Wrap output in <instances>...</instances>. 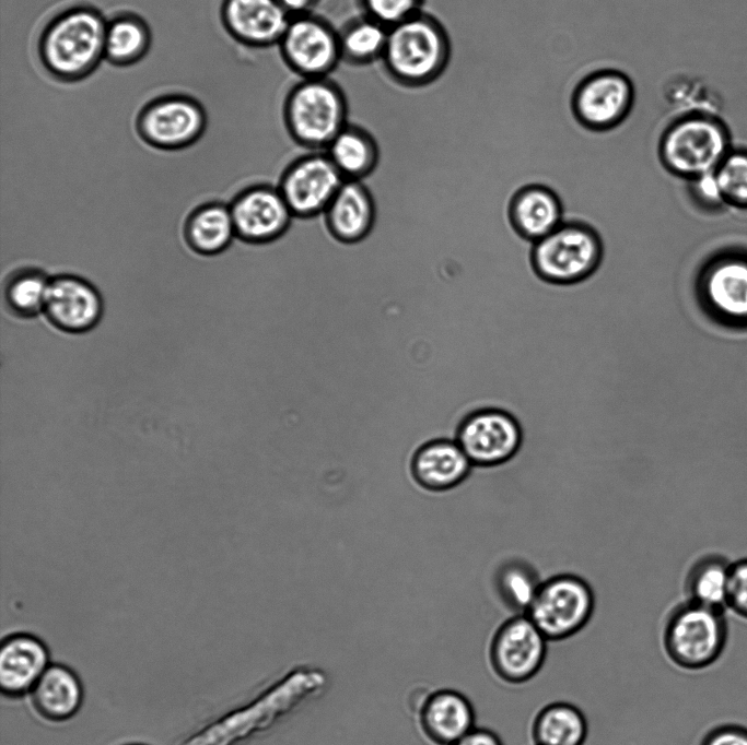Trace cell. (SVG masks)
Segmentation results:
<instances>
[{
    "label": "cell",
    "instance_id": "obj_1",
    "mask_svg": "<svg viewBox=\"0 0 747 745\" xmlns=\"http://www.w3.org/2000/svg\"><path fill=\"white\" fill-rule=\"evenodd\" d=\"M106 27L107 21L95 8L78 5L61 11L40 34L43 66L61 81L86 78L105 59Z\"/></svg>",
    "mask_w": 747,
    "mask_h": 745
},
{
    "label": "cell",
    "instance_id": "obj_2",
    "mask_svg": "<svg viewBox=\"0 0 747 745\" xmlns=\"http://www.w3.org/2000/svg\"><path fill=\"white\" fill-rule=\"evenodd\" d=\"M444 25L423 10L389 27L382 57L384 70L404 87H423L436 81L451 59Z\"/></svg>",
    "mask_w": 747,
    "mask_h": 745
},
{
    "label": "cell",
    "instance_id": "obj_3",
    "mask_svg": "<svg viewBox=\"0 0 747 745\" xmlns=\"http://www.w3.org/2000/svg\"><path fill=\"white\" fill-rule=\"evenodd\" d=\"M733 146L731 130L717 113L690 110L667 123L657 154L672 176L687 181L714 172Z\"/></svg>",
    "mask_w": 747,
    "mask_h": 745
},
{
    "label": "cell",
    "instance_id": "obj_4",
    "mask_svg": "<svg viewBox=\"0 0 747 745\" xmlns=\"http://www.w3.org/2000/svg\"><path fill=\"white\" fill-rule=\"evenodd\" d=\"M692 294L711 323L747 331V246L730 245L709 253L695 272Z\"/></svg>",
    "mask_w": 747,
    "mask_h": 745
},
{
    "label": "cell",
    "instance_id": "obj_5",
    "mask_svg": "<svg viewBox=\"0 0 747 745\" xmlns=\"http://www.w3.org/2000/svg\"><path fill=\"white\" fill-rule=\"evenodd\" d=\"M348 102L327 78L301 79L285 95L282 117L291 139L308 151H325L349 123Z\"/></svg>",
    "mask_w": 747,
    "mask_h": 745
},
{
    "label": "cell",
    "instance_id": "obj_6",
    "mask_svg": "<svg viewBox=\"0 0 747 745\" xmlns=\"http://www.w3.org/2000/svg\"><path fill=\"white\" fill-rule=\"evenodd\" d=\"M728 625L724 611L687 601L667 616L662 643L668 660L687 671L715 663L725 650Z\"/></svg>",
    "mask_w": 747,
    "mask_h": 745
},
{
    "label": "cell",
    "instance_id": "obj_7",
    "mask_svg": "<svg viewBox=\"0 0 747 745\" xmlns=\"http://www.w3.org/2000/svg\"><path fill=\"white\" fill-rule=\"evenodd\" d=\"M603 244L587 224L563 222L533 245L532 262L536 273L555 284H574L590 277L599 267Z\"/></svg>",
    "mask_w": 747,
    "mask_h": 745
},
{
    "label": "cell",
    "instance_id": "obj_8",
    "mask_svg": "<svg viewBox=\"0 0 747 745\" xmlns=\"http://www.w3.org/2000/svg\"><path fill=\"white\" fill-rule=\"evenodd\" d=\"M594 610L595 595L587 581L560 573L541 581L525 614L548 641H561L580 632Z\"/></svg>",
    "mask_w": 747,
    "mask_h": 745
},
{
    "label": "cell",
    "instance_id": "obj_9",
    "mask_svg": "<svg viewBox=\"0 0 747 745\" xmlns=\"http://www.w3.org/2000/svg\"><path fill=\"white\" fill-rule=\"evenodd\" d=\"M346 181L325 151H308L283 168L277 187L299 220L324 214Z\"/></svg>",
    "mask_w": 747,
    "mask_h": 745
},
{
    "label": "cell",
    "instance_id": "obj_10",
    "mask_svg": "<svg viewBox=\"0 0 747 745\" xmlns=\"http://www.w3.org/2000/svg\"><path fill=\"white\" fill-rule=\"evenodd\" d=\"M548 639L526 614L505 619L491 636L488 661L503 683L520 685L534 678L547 657Z\"/></svg>",
    "mask_w": 747,
    "mask_h": 745
},
{
    "label": "cell",
    "instance_id": "obj_11",
    "mask_svg": "<svg viewBox=\"0 0 747 745\" xmlns=\"http://www.w3.org/2000/svg\"><path fill=\"white\" fill-rule=\"evenodd\" d=\"M278 46L301 79L327 78L342 61L338 29L313 12L292 16Z\"/></svg>",
    "mask_w": 747,
    "mask_h": 745
},
{
    "label": "cell",
    "instance_id": "obj_12",
    "mask_svg": "<svg viewBox=\"0 0 747 745\" xmlns=\"http://www.w3.org/2000/svg\"><path fill=\"white\" fill-rule=\"evenodd\" d=\"M634 102L631 79L616 69H600L583 78L575 87L571 106L584 128L604 132L617 128Z\"/></svg>",
    "mask_w": 747,
    "mask_h": 745
},
{
    "label": "cell",
    "instance_id": "obj_13",
    "mask_svg": "<svg viewBox=\"0 0 747 745\" xmlns=\"http://www.w3.org/2000/svg\"><path fill=\"white\" fill-rule=\"evenodd\" d=\"M456 441L472 465L494 468L511 461L523 445L518 421L500 409H482L459 424Z\"/></svg>",
    "mask_w": 747,
    "mask_h": 745
},
{
    "label": "cell",
    "instance_id": "obj_14",
    "mask_svg": "<svg viewBox=\"0 0 747 745\" xmlns=\"http://www.w3.org/2000/svg\"><path fill=\"white\" fill-rule=\"evenodd\" d=\"M236 238L248 245L272 244L290 230L294 216L278 187L271 182L249 185L229 204Z\"/></svg>",
    "mask_w": 747,
    "mask_h": 745
},
{
    "label": "cell",
    "instance_id": "obj_15",
    "mask_svg": "<svg viewBox=\"0 0 747 745\" xmlns=\"http://www.w3.org/2000/svg\"><path fill=\"white\" fill-rule=\"evenodd\" d=\"M207 123L205 110L185 95L160 96L148 103L137 118L139 135L161 150H179L197 141Z\"/></svg>",
    "mask_w": 747,
    "mask_h": 745
},
{
    "label": "cell",
    "instance_id": "obj_16",
    "mask_svg": "<svg viewBox=\"0 0 747 745\" xmlns=\"http://www.w3.org/2000/svg\"><path fill=\"white\" fill-rule=\"evenodd\" d=\"M43 314L63 332L83 333L100 322L103 300L87 280L62 273L50 277Z\"/></svg>",
    "mask_w": 747,
    "mask_h": 745
},
{
    "label": "cell",
    "instance_id": "obj_17",
    "mask_svg": "<svg viewBox=\"0 0 747 745\" xmlns=\"http://www.w3.org/2000/svg\"><path fill=\"white\" fill-rule=\"evenodd\" d=\"M220 15L229 35L253 48L278 45L292 17L278 0H223Z\"/></svg>",
    "mask_w": 747,
    "mask_h": 745
},
{
    "label": "cell",
    "instance_id": "obj_18",
    "mask_svg": "<svg viewBox=\"0 0 747 745\" xmlns=\"http://www.w3.org/2000/svg\"><path fill=\"white\" fill-rule=\"evenodd\" d=\"M328 234L343 245H358L370 237L377 206L364 181L346 180L322 215Z\"/></svg>",
    "mask_w": 747,
    "mask_h": 745
},
{
    "label": "cell",
    "instance_id": "obj_19",
    "mask_svg": "<svg viewBox=\"0 0 747 745\" xmlns=\"http://www.w3.org/2000/svg\"><path fill=\"white\" fill-rule=\"evenodd\" d=\"M49 663L46 645L31 634H12L0 646V689L8 698L30 694Z\"/></svg>",
    "mask_w": 747,
    "mask_h": 745
},
{
    "label": "cell",
    "instance_id": "obj_20",
    "mask_svg": "<svg viewBox=\"0 0 747 745\" xmlns=\"http://www.w3.org/2000/svg\"><path fill=\"white\" fill-rule=\"evenodd\" d=\"M418 712L423 733L437 745H453L476 728L470 700L454 689L429 694Z\"/></svg>",
    "mask_w": 747,
    "mask_h": 745
},
{
    "label": "cell",
    "instance_id": "obj_21",
    "mask_svg": "<svg viewBox=\"0 0 747 745\" xmlns=\"http://www.w3.org/2000/svg\"><path fill=\"white\" fill-rule=\"evenodd\" d=\"M472 463L456 440L436 439L421 446L412 457L416 482L432 492L452 489L469 475Z\"/></svg>",
    "mask_w": 747,
    "mask_h": 745
},
{
    "label": "cell",
    "instance_id": "obj_22",
    "mask_svg": "<svg viewBox=\"0 0 747 745\" xmlns=\"http://www.w3.org/2000/svg\"><path fill=\"white\" fill-rule=\"evenodd\" d=\"M509 216L516 233L533 243L564 222L560 198L552 189L539 184L527 185L516 191L510 202Z\"/></svg>",
    "mask_w": 747,
    "mask_h": 745
},
{
    "label": "cell",
    "instance_id": "obj_23",
    "mask_svg": "<svg viewBox=\"0 0 747 745\" xmlns=\"http://www.w3.org/2000/svg\"><path fill=\"white\" fill-rule=\"evenodd\" d=\"M35 711L50 722L73 718L83 702L78 675L62 664H50L30 693Z\"/></svg>",
    "mask_w": 747,
    "mask_h": 745
},
{
    "label": "cell",
    "instance_id": "obj_24",
    "mask_svg": "<svg viewBox=\"0 0 747 745\" xmlns=\"http://www.w3.org/2000/svg\"><path fill=\"white\" fill-rule=\"evenodd\" d=\"M184 238L191 250L202 256L227 249L236 238L229 204L207 202L191 211L184 224Z\"/></svg>",
    "mask_w": 747,
    "mask_h": 745
},
{
    "label": "cell",
    "instance_id": "obj_25",
    "mask_svg": "<svg viewBox=\"0 0 747 745\" xmlns=\"http://www.w3.org/2000/svg\"><path fill=\"white\" fill-rule=\"evenodd\" d=\"M346 180L364 181L378 166L380 146L370 131L348 123L325 150Z\"/></svg>",
    "mask_w": 747,
    "mask_h": 745
},
{
    "label": "cell",
    "instance_id": "obj_26",
    "mask_svg": "<svg viewBox=\"0 0 747 745\" xmlns=\"http://www.w3.org/2000/svg\"><path fill=\"white\" fill-rule=\"evenodd\" d=\"M588 723L582 710L567 701L541 707L530 724L534 745H584Z\"/></svg>",
    "mask_w": 747,
    "mask_h": 745
},
{
    "label": "cell",
    "instance_id": "obj_27",
    "mask_svg": "<svg viewBox=\"0 0 747 745\" xmlns=\"http://www.w3.org/2000/svg\"><path fill=\"white\" fill-rule=\"evenodd\" d=\"M388 27L361 13L338 29L342 61L352 66H366L382 60Z\"/></svg>",
    "mask_w": 747,
    "mask_h": 745
},
{
    "label": "cell",
    "instance_id": "obj_28",
    "mask_svg": "<svg viewBox=\"0 0 747 745\" xmlns=\"http://www.w3.org/2000/svg\"><path fill=\"white\" fill-rule=\"evenodd\" d=\"M151 44L149 25L140 16L124 13L107 21L105 60L126 67L141 60Z\"/></svg>",
    "mask_w": 747,
    "mask_h": 745
},
{
    "label": "cell",
    "instance_id": "obj_29",
    "mask_svg": "<svg viewBox=\"0 0 747 745\" xmlns=\"http://www.w3.org/2000/svg\"><path fill=\"white\" fill-rule=\"evenodd\" d=\"M50 277L43 271L26 268L12 273L4 285V300L11 312L31 318L44 310Z\"/></svg>",
    "mask_w": 747,
    "mask_h": 745
},
{
    "label": "cell",
    "instance_id": "obj_30",
    "mask_svg": "<svg viewBox=\"0 0 747 745\" xmlns=\"http://www.w3.org/2000/svg\"><path fill=\"white\" fill-rule=\"evenodd\" d=\"M730 566L720 559L699 563L690 572L686 590L688 601L714 610L726 607Z\"/></svg>",
    "mask_w": 747,
    "mask_h": 745
},
{
    "label": "cell",
    "instance_id": "obj_31",
    "mask_svg": "<svg viewBox=\"0 0 747 745\" xmlns=\"http://www.w3.org/2000/svg\"><path fill=\"white\" fill-rule=\"evenodd\" d=\"M540 583L532 568L518 563L504 566L495 580L500 599L515 614L526 613Z\"/></svg>",
    "mask_w": 747,
    "mask_h": 745
},
{
    "label": "cell",
    "instance_id": "obj_32",
    "mask_svg": "<svg viewBox=\"0 0 747 745\" xmlns=\"http://www.w3.org/2000/svg\"><path fill=\"white\" fill-rule=\"evenodd\" d=\"M714 173L727 209L747 211V147L733 146Z\"/></svg>",
    "mask_w": 747,
    "mask_h": 745
},
{
    "label": "cell",
    "instance_id": "obj_33",
    "mask_svg": "<svg viewBox=\"0 0 747 745\" xmlns=\"http://www.w3.org/2000/svg\"><path fill=\"white\" fill-rule=\"evenodd\" d=\"M361 13L392 27L422 11L424 0H357Z\"/></svg>",
    "mask_w": 747,
    "mask_h": 745
},
{
    "label": "cell",
    "instance_id": "obj_34",
    "mask_svg": "<svg viewBox=\"0 0 747 745\" xmlns=\"http://www.w3.org/2000/svg\"><path fill=\"white\" fill-rule=\"evenodd\" d=\"M714 172L684 181L690 203L709 214L720 213L727 209Z\"/></svg>",
    "mask_w": 747,
    "mask_h": 745
},
{
    "label": "cell",
    "instance_id": "obj_35",
    "mask_svg": "<svg viewBox=\"0 0 747 745\" xmlns=\"http://www.w3.org/2000/svg\"><path fill=\"white\" fill-rule=\"evenodd\" d=\"M726 607L747 619V559L730 566Z\"/></svg>",
    "mask_w": 747,
    "mask_h": 745
},
{
    "label": "cell",
    "instance_id": "obj_36",
    "mask_svg": "<svg viewBox=\"0 0 747 745\" xmlns=\"http://www.w3.org/2000/svg\"><path fill=\"white\" fill-rule=\"evenodd\" d=\"M700 745H747V728L726 723L709 730Z\"/></svg>",
    "mask_w": 747,
    "mask_h": 745
},
{
    "label": "cell",
    "instance_id": "obj_37",
    "mask_svg": "<svg viewBox=\"0 0 747 745\" xmlns=\"http://www.w3.org/2000/svg\"><path fill=\"white\" fill-rule=\"evenodd\" d=\"M453 745H504L501 737L492 730L475 728Z\"/></svg>",
    "mask_w": 747,
    "mask_h": 745
},
{
    "label": "cell",
    "instance_id": "obj_38",
    "mask_svg": "<svg viewBox=\"0 0 747 745\" xmlns=\"http://www.w3.org/2000/svg\"><path fill=\"white\" fill-rule=\"evenodd\" d=\"M284 10L291 15L312 13L319 0H278Z\"/></svg>",
    "mask_w": 747,
    "mask_h": 745
},
{
    "label": "cell",
    "instance_id": "obj_39",
    "mask_svg": "<svg viewBox=\"0 0 747 745\" xmlns=\"http://www.w3.org/2000/svg\"><path fill=\"white\" fill-rule=\"evenodd\" d=\"M133 745H137V744H133Z\"/></svg>",
    "mask_w": 747,
    "mask_h": 745
}]
</instances>
